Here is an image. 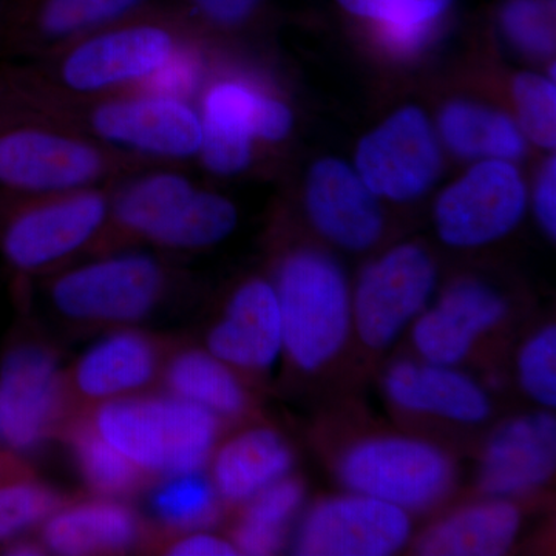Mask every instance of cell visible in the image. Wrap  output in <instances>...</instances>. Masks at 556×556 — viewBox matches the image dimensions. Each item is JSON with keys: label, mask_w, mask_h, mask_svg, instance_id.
<instances>
[{"label": "cell", "mask_w": 556, "mask_h": 556, "mask_svg": "<svg viewBox=\"0 0 556 556\" xmlns=\"http://www.w3.org/2000/svg\"><path fill=\"white\" fill-rule=\"evenodd\" d=\"M283 350L303 371H316L345 345L353 300L334 260L316 251L287 258L277 285Z\"/></svg>", "instance_id": "cell-1"}, {"label": "cell", "mask_w": 556, "mask_h": 556, "mask_svg": "<svg viewBox=\"0 0 556 556\" xmlns=\"http://www.w3.org/2000/svg\"><path fill=\"white\" fill-rule=\"evenodd\" d=\"M342 484L404 510H422L447 495L455 478L452 459L415 438L383 437L358 442L342 456Z\"/></svg>", "instance_id": "cell-2"}, {"label": "cell", "mask_w": 556, "mask_h": 556, "mask_svg": "<svg viewBox=\"0 0 556 556\" xmlns=\"http://www.w3.org/2000/svg\"><path fill=\"white\" fill-rule=\"evenodd\" d=\"M437 287L433 260L416 244L391 249L364 270L353 300V325L371 350H386L426 309Z\"/></svg>", "instance_id": "cell-3"}, {"label": "cell", "mask_w": 556, "mask_h": 556, "mask_svg": "<svg viewBox=\"0 0 556 556\" xmlns=\"http://www.w3.org/2000/svg\"><path fill=\"white\" fill-rule=\"evenodd\" d=\"M526 203L518 170L506 161L489 160L442 192L434 223L439 237L450 247H482L517 228Z\"/></svg>", "instance_id": "cell-4"}, {"label": "cell", "mask_w": 556, "mask_h": 556, "mask_svg": "<svg viewBox=\"0 0 556 556\" xmlns=\"http://www.w3.org/2000/svg\"><path fill=\"white\" fill-rule=\"evenodd\" d=\"M412 535L407 510L351 492L311 508L295 538L303 556H388Z\"/></svg>", "instance_id": "cell-5"}, {"label": "cell", "mask_w": 556, "mask_h": 556, "mask_svg": "<svg viewBox=\"0 0 556 556\" xmlns=\"http://www.w3.org/2000/svg\"><path fill=\"white\" fill-rule=\"evenodd\" d=\"M357 169L375 195L409 201L426 193L441 172V150L424 112L399 110L362 139Z\"/></svg>", "instance_id": "cell-6"}, {"label": "cell", "mask_w": 556, "mask_h": 556, "mask_svg": "<svg viewBox=\"0 0 556 556\" xmlns=\"http://www.w3.org/2000/svg\"><path fill=\"white\" fill-rule=\"evenodd\" d=\"M161 273L144 255H126L67 274L54 285L58 309L67 317L94 321H134L159 300Z\"/></svg>", "instance_id": "cell-7"}, {"label": "cell", "mask_w": 556, "mask_h": 556, "mask_svg": "<svg viewBox=\"0 0 556 556\" xmlns=\"http://www.w3.org/2000/svg\"><path fill=\"white\" fill-rule=\"evenodd\" d=\"M61 407L62 379L53 354L35 345L11 351L0 369V430L11 447H38Z\"/></svg>", "instance_id": "cell-8"}, {"label": "cell", "mask_w": 556, "mask_h": 556, "mask_svg": "<svg viewBox=\"0 0 556 556\" xmlns=\"http://www.w3.org/2000/svg\"><path fill=\"white\" fill-rule=\"evenodd\" d=\"M506 313V300L495 289L479 281H459L415 318L413 343L424 361L455 367Z\"/></svg>", "instance_id": "cell-9"}, {"label": "cell", "mask_w": 556, "mask_h": 556, "mask_svg": "<svg viewBox=\"0 0 556 556\" xmlns=\"http://www.w3.org/2000/svg\"><path fill=\"white\" fill-rule=\"evenodd\" d=\"M306 207L318 232L350 251H364L382 233V212L364 179L339 160L314 164Z\"/></svg>", "instance_id": "cell-10"}, {"label": "cell", "mask_w": 556, "mask_h": 556, "mask_svg": "<svg viewBox=\"0 0 556 556\" xmlns=\"http://www.w3.org/2000/svg\"><path fill=\"white\" fill-rule=\"evenodd\" d=\"M556 464V422L548 413L508 420L490 438L479 484L493 497H508L546 484Z\"/></svg>", "instance_id": "cell-11"}, {"label": "cell", "mask_w": 556, "mask_h": 556, "mask_svg": "<svg viewBox=\"0 0 556 556\" xmlns=\"http://www.w3.org/2000/svg\"><path fill=\"white\" fill-rule=\"evenodd\" d=\"M208 353L226 365L266 369L283 351V328L276 289L263 280L243 285L225 317L208 332Z\"/></svg>", "instance_id": "cell-12"}, {"label": "cell", "mask_w": 556, "mask_h": 556, "mask_svg": "<svg viewBox=\"0 0 556 556\" xmlns=\"http://www.w3.org/2000/svg\"><path fill=\"white\" fill-rule=\"evenodd\" d=\"M383 386L390 401L405 412L460 424L484 422L492 413L484 388L447 365L397 362L388 369Z\"/></svg>", "instance_id": "cell-13"}, {"label": "cell", "mask_w": 556, "mask_h": 556, "mask_svg": "<svg viewBox=\"0 0 556 556\" xmlns=\"http://www.w3.org/2000/svg\"><path fill=\"white\" fill-rule=\"evenodd\" d=\"M104 215V200L93 193L35 208L17 218L7 232V255L25 269L47 265L89 240Z\"/></svg>", "instance_id": "cell-14"}, {"label": "cell", "mask_w": 556, "mask_h": 556, "mask_svg": "<svg viewBox=\"0 0 556 556\" xmlns=\"http://www.w3.org/2000/svg\"><path fill=\"white\" fill-rule=\"evenodd\" d=\"M100 170L93 149L72 139L16 131L0 138V181L17 188L65 189L89 181Z\"/></svg>", "instance_id": "cell-15"}, {"label": "cell", "mask_w": 556, "mask_h": 556, "mask_svg": "<svg viewBox=\"0 0 556 556\" xmlns=\"http://www.w3.org/2000/svg\"><path fill=\"white\" fill-rule=\"evenodd\" d=\"M93 123L102 137L163 155H190L203 139L195 113L174 98L113 102L98 110Z\"/></svg>", "instance_id": "cell-16"}, {"label": "cell", "mask_w": 556, "mask_h": 556, "mask_svg": "<svg viewBox=\"0 0 556 556\" xmlns=\"http://www.w3.org/2000/svg\"><path fill=\"white\" fill-rule=\"evenodd\" d=\"M170 51V36L159 28L110 33L75 50L65 61L64 79L73 89H101L155 72Z\"/></svg>", "instance_id": "cell-17"}, {"label": "cell", "mask_w": 556, "mask_h": 556, "mask_svg": "<svg viewBox=\"0 0 556 556\" xmlns=\"http://www.w3.org/2000/svg\"><path fill=\"white\" fill-rule=\"evenodd\" d=\"M521 514L506 497L471 504L430 527L417 540L426 556H500L514 546Z\"/></svg>", "instance_id": "cell-18"}, {"label": "cell", "mask_w": 556, "mask_h": 556, "mask_svg": "<svg viewBox=\"0 0 556 556\" xmlns=\"http://www.w3.org/2000/svg\"><path fill=\"white\" fill-rule=\"evenodd\" d=\"M294 457L277 431L254 428L225 445L214 464L215 489L230 503H243L287 478Z\"/></svg>", "instance_id": "cell-19"}, {"label": "cell", "mask_w": 556, "mask_h": 556, "mask_svg": "<svg viewBox=\"0 0 556 556\" xmlns=\"http://www.w3.org/2000/svg\"><path fill=\"white\" fill-rule=\"evenodd\" d=\"M138 535L137 515L113 501H93L67 508L53 515L43 529L47 546L67 556L124 551Z\"/></svg>", "instance_id": "cell-20"}, {"label": "cell", "mask_w": 556, "mask_h": 556, "mask_svg": "<svg viewBox=\"0 0 556 556\" xmlns=\"http://www.w3.org/2000/svg\"><path fill=\"white\" fill-rule=\"evenodd\" d=\"M156 351L139 332H116L79 361L76 386L86 396L104 399L144 387L155 375Z\"/></svg>", "instance_id": "cell-21"}, {"label": "cell", "mask_w": 556, "mask_h": 556, "mask_svg": "<svg viewBox=\"0 0 556 556\" xmlns=\"http://www.w3.org/2000/svg\"><path fill=\"white\" fill-rule=\"evenodd\" d=\"M94 428L141 470L164 471L166 427L160 397L110 401L98 409Z\"/></svg>", "instance_id": "cell-22"}, {"label": "cell", "mask_w": 556, "mask_h": 556, "mask_svg": "<svg viewBox=\"0 0 556 556\" xmlns=\"http://www.w3.org/2000/svg\"><path fill=\"white\" fill-rule=\"evenodd\" d=\"M291 126L287 105L239 84H219L207 94L203 130L243 141H251V137L278 141L287 137Z\"/></svg>", "instance_id": "cell-23"}, {"label": "cell", "mask_w": 556, "mask_h": 556, "mask_svg": "<svg viewBox=\"0 0 556 556\" xmlns=\"http://www.w3.org/2000/svg\"><path fill=\"white\" fill-rule=\"evenodd\" d=\"M441 134L464 159L514 160L525 153V138L514 121L473 102H452L442 110Z\"/></svg>", "instance_id": "cell-24"}, {"label": "cell", "mask_w": 556, "mask_h": 556, "mask_svg": "<svg viewBox=\"0 0 556 556\" xmlns=\"http://www.w3.org/2000/svg\"><path fill=\"white\" fill-rule=\"evenodd\" d=\"M175 396L199 404L217 416L236 417L247 407V394L225 362L203 351L178 354L167 368Z\"/></svg>", "instance_id": "cell-25"}, {"label": "cell", "mask_w": 556, "mask_h": 556, "mask_svg": "<svg viewBox=\"0 0 556 556\" xmlns=\"http://www.w3.org/2000/svg\"><path fill=\"white\" fill-rule=\"evenodd\" d=\"M305 489L295 479H280L251 497L243 521L237 527L233 546L243 555L277 554L283 546L285 529L298 514Z\"/></svg>", "instance_id": "cell-26"}, {"label": "cell", "mask_w": 556, "mask_h": 556, "mask_svg": "<svg viewBox=\"0 0 556 556\" xmlns=\"http://www.w3.org/2000/svg\"><path fill=\"white\" fill-rule=\"evenodd\" d=\"M166 427L164 473H197L206 466L217 441L218 416L186 399L160 397Z\"/></svg>", "instance_id": "cell-27"}, {"label": "cell", "mask_w": 556, "mask_h": 556, "mask_svg": "<svg viewBox=\"0 0 556 556\" xmlns=\"http://www.w3.org/2000/svg\"><path fill=\"white\" fill-rule=\"evenodd\" d=\"M195 189L185 178L159 175L142 179L124 193L118 215L124 225L156 240L178 217Z\"/></svg>", "instance_id": "cell-28"}, {"label": "cell", "mask_w": 556, "mask_h": 556, "mask_svg": "<svg viewBox=\"0 0 556 556\" xmlns=\"http://www.w3.org/2000/svg\"><path fill=\"white\" fill-rule=\"evenodd\" d=\"M76 463L87 485L105 496H123L141 482V468L112 447L97 428L78 426L70 437Z\"/></svg>", "instance_id": "cell-29"}, {"label": "cell", "mask_w": 556, "mask_h": 556, "mask_svg": "<svg viewBox=\"0 0 556 556\" xmlns=\"http://www.w3.org/2000/svg\"><path fill=\"white\" fill-rule=\"evenodd\" d=\"M217 493L215 485L199 471L172 475L153 495V511L164 525L175 529H204L218 519Z\"/></svg>", "instance_id": "cell-30"}, {"label": "cell", "mask_w": 556, "mask_h": 556, "mask_svg": "<svg viewBox=\"0 0 556 556\" xmlns=\"http://www.w3.org/2000/svg\"><path fill=\"white\" fill-rule=\"evenodd\" d=\"M237 225V211L215 193L197 192L177 218L160 233V243L175 248H201L228 237Z\"/></svg>", "instance_id": "cell-31"}, {"label": "cell", "mask_w": 556, "mask_h": 556, "mask_svg": "<svg viewBox=\"0 0 556 556\" xmlns=\"http://www.w3.org/2000/svg\"><path fill=\"white\" fill-rule=\"evenodd\" d=\"M503 27L525 53L540 58L554 53V9L547 0H511L503 11Z\"/></svg>", "instance_id": "cell-32"}, {"label": "cell", "mask_w": 556, "mask_h": 556, "mask_svg": "<svg viewBox=\"0 0 556 556\" xmlns=\"http://www.w3.org/2000/svg\"><path fill=\"white\" fill-rule=\"evenodd\" d=\"M514 97L527 137L543 148H555V84L533 73H521L515 79Z\"/></svg>", "instance_id": "cell-33"}, {"label": "cell", "mask_w": 556, "mask_h": 556, "mask_svg": "<svg viewBox=\"0 0 556 556\" xmlns=\"http://www.w3.org/2000/svg\"><path fill=\"white\" fill-rule=\"evenodd\" d=\"M518 375L522 390L546 408L556 405V329L547 325L519 351Z\"/></svg>", "instance_id": "cell-34"}, {"label": "cell", "mask_w": 556, "mask_h": 556, "mask_svg": "<svg viewBox=\"0 0 556 556\" xmlns=\"http://www.w3.org/2000/svg\"><path fill=\"white\" fill-rule=\"evenodd\" d=\"M61 497L39 484H16L0 489V541L53 515Z\"/></svg>", "instance_id": "cell-35"}, {"label": "cell", "mask_w": 556, "mask_h": 556, "mask_svg": "<svg viewBox=\"0 0 556 556\" xmlns=\"http://www.w3.org/2000/svg\"><path fill=\"white\" fill-rule=\"evenodd\" d=\"M138 2L139 0H50L43 13V25L54 35H64L118 16Z\"/></svg>", "instance_id": "cell-36"}, {"label": "cell", "mask_w": 556, "mask_h": 556, "mask_svg": "<svg viewBox=\"0 0 556 556\" xmlns=\"http://www.w3.org/2000/svg\"><path fill=\"white\" fill-rule=\"evenodd\" d=\"M351 13L386 24H420L437 20L452 0H339Z\"/></svg>", "instance_id": "cell-37"}, {"label": "cell", "mask_w": 556, "mask_h": 556, "mask_svg": "<svg viewBox=\"0 0 556 556\" xmlns=\"http://www.w3.org/2000/svg\"><path fill=\"white\" fill-rule=\"evenodd\" d=\"M200 65L189 53H178L167 58L163 65L155 70L153 86L167 97L188 94L199 83Z\"/></svg>", "instance_id": "cell-38"}, {"label": "cell", "mask_w": 556, "mask_h": 556, "mask_svg": "<svg viewBox=\"0 0 556 556\" xmlns=\"http://www.w3.org/2000/svg\"><path fill=\"white\" fill-rule=\"evenodd\" d=\"M556 175H555V160L551 159L544 164L543 169L540 172L535 188V214L541 228L551 237L555 239L556 233Z\"/></svg>", "instance_id": "cell-39"}, {"label": "cell", "mask_w": 556, "mask_h": 556, "mask_svg": "<svg viewBox=\"0 0 556 556\" xmlns=\"http://www.w3.org/2000/svg\"><path fill=\"white\" fill-rule=\"evenodd\" d=\"M433 31L430 22L420 24H386L382 22V40L393 53L409 54L422 49Z\"/></svg>", "instance_id": "cell-40"}, {"label": "cell", "mask_w": 556, "mask_h": 556, "mask_svg": "<svg viewBox=\"0 0 556 556\" xmlns=\"http://www.w3.org/2000/svg\"><path fill=\"white\" fill-rule=\"evenodd\" d=\"M169 555L177 556H233L239 555L233 543L207 533H195L170 547Z\"/></svg>", "instance_id": "cell-41"}, {"label": "cell", "mask_w": 556, "mask_h": 556, "mask_svg": "<svg viewBox=\"0 0 556 556\" xmlns=\"http://www.w3.org/2000/svg\"><path fill=\"white\" fill-rule=\"evenodd\" d=\"M201 10L219 22H237L254 9L257 0H197Z\"/></svg>", "instance_id": "cell-42"}, {"label": "cell", "mask_w": 556, "mask_h": 556, "mask_svg": "<svg viewBox=\"0 0 556 556\" xmlns=\"http://www.w3.org/2000/svg\"><path fill=\"white\" fill-rule=\"evenodd\" d=\"M10 555L31 556L42 554V548L33 543H17L9 548Z\"/></svg>", "instance_id": "cell-43"}]
</instances>
